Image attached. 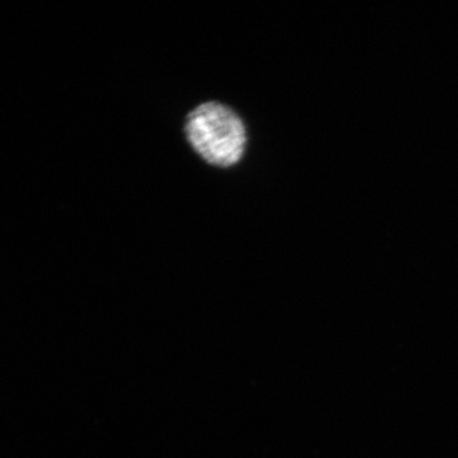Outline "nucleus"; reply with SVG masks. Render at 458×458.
<instances>
[{
    "label": "nucleus",
    "mask_w": 458,
    "mask_h": 458,
    "mask_svg": "<svg viewBox=\"0 0 458 458\" xmlns=\"http://www.w3.org/2000/svg\"><path fill=\"white\" fill-rule=\"evenodd\" d=\"M186 131L190 143L209 164L228 167L242 156L246 143L243 123L222 105L210 102L192 111Z\"/></svg>",
    "instance_id": "nucleus-1"
}]
</instances>
